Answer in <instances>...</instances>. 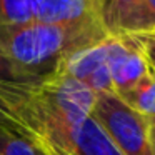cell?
<instances>
[{
	"mask_svg": "<svg viewBox=\"0 0 155 155\" xmlns=\"http://www.w3.org/2000/svg\"><path fill=\"white\" fill-rule=\"evenodd\" d=\"M152 34H155V30H153V32H152Z\"/></svg>",
	"mask_w": 155,
	"mask_h": 155,
	"instance_id": "19",
	"label": "cell"
},
{
	"mask_svg": "<svg viewBox=\"0 0 155 155\" xmlns=\"http://www.w3.org/2000/svg\"><path fill=\"white\" fill-rule=\"evenodd\" d=\"M98 18L97 0H34V20L44 24H74Z\"/></svg>",
	"mask_w": 155,
	"mask_h": 155,
	"instance_id": "7",
	"label": "cell"
},
{
	"mask_svg": "<svg viewBox=\"0 0 155 155\" xmlns=\"http://www.w3.org/2000/svg\"><path fill=\"white\" fill-rule=\"evenodd\" d=\"M0 155H52L48 147L32 134L0 127Z\"/></svg>",
	"mask_w": 155,
	"mask_h": 155,
	"instance_id": "9",
	"label": "cell"
},
{
	"mask_svg": "<svg viewBox=\"0 0 155 155\" xmlns=\"http://www.w3.org/2000/svg\"><path fill=\"white\" fill-rule=\"evenodd\" d=\"M110 37L98 18L74 24L0 25V50L18 67L40 77H48L70 55L98 45Z\"/></svg>",
	"mask_w": 155,
	"mask_h": 155,
	"instance_id": "1",
	"label": "cell"
},
{
	"mask_svg": "<svg viewBox=\"0 0 155 155\" xmlns=\"http://www.w3.org/2000/svg\"><path fill=\"white\" fill-rule=\"evenodd\" d=\"M107 65L114 94L124 95L152 72L140 42L134 35H118L107 40Z\"/></svg>",
	"mask_w": 155,
	"mask_h": 155,
	"instance_id": "3",
	"label": "cell"
},
{
	"mask_svg": "<svg viewBox=\"0 0 155 155\" xmlns=\"http://www.w3.org/2000/svg\"><path fill=\"white\" fill-rule=\"evenodd\" d=\"M107 40L77 52L60 64L67 74L95 94H114V84L107 65Z\"/></svg>",
	"mask_w": 155,
	"mask_h": 155,
	"instance_id": "4",
	"label": "cell"
},
{
	"mask_svg": "<svg viewBox=\"0 0 155 155\" xmlns=\"http://www.w3.org/2000/svg\"><path fill=\"white\" fill-rule=\"evenodd\" d=\"M48 150H50V153H52V155H68V153H65V152L58 150V148H52V147H48Z\"/></svg>",
	"mask_w": 155,
	"mask_h": 155,
	"instance_id": "16",
	"label": "cell"
},
{
	"mask_svg": "<svg viewBox=\"0 0 155 155\" xmlns=\"http://www.w3.org/2000/svg\"><path fill=\"white\" fill-rule=\"evenodd\" d=\"M148 124V137H150V143H155V115L147 118Z\"/></svg>",
	"mask_w": 155,
	"mask_h": 155,
	"instance_id": "15",
	"label": "cell"
},
{
	"mask_svg": "<svg viewBox=\"0 0 155 155\" xmlns=\"http://www.w3.org/2000/svg\"><path fill=\"white\" fill-rule=\"evenodd\" d=\"M118 98L122 102H125L130 108H134L135 112L143 115L145 118L153 117L155 115V77H153V72L145 75L134 88L125 92Z\"/></svg>",
	"mask_w": 155,
	"mask_h": 155,
	"instance_id": "10",
	"label": "cell"
},
{
	"mask_svg": "<svg viewBox=\"0 0 155 155\" xmlns=\"http://www.w3.org/2000/svg\"><path fill=\"white\" fill-rule=\"evenodd\" d=\"M152 72H153V70H152ZM153 77H155V72H153Z\"/></svg>",
	"mask_w": 155,
	"mask_h": 155,
	"instance_id": "18",
	"label": "cell"
},
{
	"mask_svg": "<svg viewBox=\"0 0 155 155\" xmlns=\"http://www.w3.org/2000/svg\"><path fill=\"white\" fill-rule=\"evenodd\" d=\"M155 30V0H135L124 14L114 37L143 35Z\"/></svg>",
	"mask_w": 155,
	"mask_h": 155,
	"instance_id": "8",
	"label": "cell"
},
{
	"mask_svg": "<svg viewBox=\"0 0 155 155\" xmlns=\"http://www.w3.org/2000/svg\"><path fill=\"white\" fill-rule=\"evenodd\" d=\"M58 150L68 155H124L92 115L67 132Z\"/></svg>",
	"mask_w": 155,
	"mask_h": 155,
	"instance_id": "5",
	"label": "cell"
},
{
	"mask_svg": "<svg viewBox=\"0 0 155 155\" xmlns=\"http://www.w3.org/2000/svg\"><path fill=\"white\" fill-rule=\"evenodd\" d=\"M0 127L8 128V130H15L20 132V134H28L25 130V127L18 122V118L12 114V110L5 105V102L0 98Z\"/></svg>",
	"mask_w": 155,
	"mask_h": 155,
	"instance_id": "13",
	"label": "cell"
},
{
	"mask_svg": "<svg viewBox=\"0 0 155 155\" xmlns=\"http://www.w3.org/2000/svg\"><path fill=\"white\" fill-rule=\"evenodd\" d=\"M138 42H140L142 48L145 52L150 68L155 72V34H143V35H134Z\"/></svg>",
	"mask_w": 155,
	"mask_h": 155,
	"instance_id": "14",
	"label": "cell"
},
{
	"mask_svg": "<svg viewBox=\"0 0 155 155\" xmlns=\"http://www.w3.org/2000/svg\"><path fill=\"white\" fill-rule=\"evenodd\" d=\"M152 150H153V155H155V143H152Z\"/></svg>",
	"mask_w": 155,
	"mask_h": 155,
	"instance_id": "17",
	"label": "cell"
},
{
	"mask_svg": "<svg viewBox=\"0 0 155 155\" xmlns=\"http://www.w3.org/2000/svg\"><path fill=\"white\" fill-rule=\"evenodd\" d=\"M92 117L104 127L124 155H153L147 118L115 94H97Z\"/></svg>",
	"mask_w": 155,
	"mask_h": 155,
	"instance_id": "2",
	"label": "cell"
},
{
	"mask_svg": "<svg viewBox=\"0 0 155 155\" xmlns=\"http://www.w3.org/2000/svg\"><path fill=\"white\" fill-rule=\"evenodd\" d=\"M45 78L47 77H40L18 67L0 50V98L12 110V114L30 97V94Z\"/></svg>",
	"mask_w": 155,
	"mask_h": 155,
	"instance_id": "6",
	"label": "cell"
},
{
	"mask_svg": "<svg viewBox=\"0 0 155 155\" xmlns=\"http://www.w3.org/2000/svg\"><path fill=\"white\" fill-rule=\"evenodd\" d=\"M134 2L135 0H97L98 20L110 37H114L120 18L124 17V14Z\"/></svg>",
	"mask_w": 155,
	"mask_h": 155,
	"instance_id": "11",
	"label": "cell"
},
{
	"mask_svg": "<svg viewBox=\"0 0 155 155\" xmlns=\"http://www.w3.org/2000/svg\"><path fill=\"white\" fill-rule=\"evenodd\" d=\"M34 20V0H0V25Z\"/></svg>",
	"mask_w": 155,
	"mask_h": 155,
	"instance_id": "12",
	"label": "cell"
}]
</instances>
